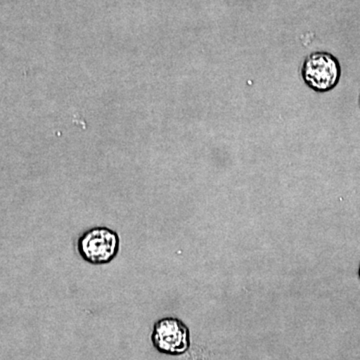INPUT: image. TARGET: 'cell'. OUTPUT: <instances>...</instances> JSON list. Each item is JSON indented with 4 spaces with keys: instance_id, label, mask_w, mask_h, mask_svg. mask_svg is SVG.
Returning a JSON list of instances; mask_svg holds the SVG:
<instances>
[{
    "instance_id": "6da1fadb",
    "label": "cell",
    "mask_w": 360,
    "mask_h": 360,
    "mask_svg": "<svg viewBox=\"0 0 360 360\" xmlns=\"http://www.w3.org/2000/svg\"><path fill=\"white\" fill-rule=\"evenodd\" d=\"M120 234L106 226H94L85 231L77 239L78 255L87 264H110L120 255Z\"/></svg>"
},
{
    "instance_id": "7a4b0ae2",
    "label": "cell",
    "mask_w": 360,
    "mask_h": 360,
    "mask_svg": "<svg viewBox=\"0 0 360 360\" xmlns=\"http://www.w3.org/2000/svg\"><path fill=\"white\" fill-rule=\"evenodd\" d=\"M153 347L162 354L179 356L191 347V330L176 317H165L155 322L151 331Z\"/></svg>"
},
{
    "instance_id": "3957f363",
    "label": "cell",
    "mask_w": 360,
    "mask_h": 360,
    "mask_svg": "<svg viewBox=\"0 0 360 360\" xmlns=\"http://www.w3.org/2000/svg\"><path fill=\"white\" fill-rule=\"evenodd\" d=\"M340 61L328 52H315L305 59L302 77L305 84L316 92H328L340 82Z\"/></svg>"
},
{
    "instance_id": "277c9868",
    "label": "cell",
    "mask_w": 360,
    "mask_h": 360,
    "mask_svg": "<svg viewBox=\"0 0 360 360\" xmlns=\"http://www.w3.org/2000/svg\"><path fill=\"white\" fill-rule=\"evenodd\" d=\"M359 276H360V269H359Z\"/></svg>"
}]
</instances>
